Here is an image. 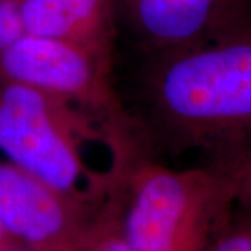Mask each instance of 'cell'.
<instances>
[{"label":"cell","mask_w":251,"mask_h":251,"mask_svg":"<svg viewBox=\"0 0 251 251\" xmlns=\"http://www.w3.org/2000/svg\"><path fill=\"white\" fill-rule=\"evenodd\" d=\"M0 1H1V0H0Z\"/></svg>","instance_id":"cell-14"},{"label":"cell","mask_w":251,"mask_h":251,"mask_svg":"<svg viewBox=\"0 0 251 251\" xmlns=\"http://www.w3.org/2000/svg\"><path fill=\"white\" fill-rule=\"evenodd\" d=\"M88 143H102L110 152L102 127L81 109L34 87L0 81V152L6 161L63 196L99 208L117 177L88 168L82 153Z\"/></svg>","instance_id":"cell-3"},{"label":"cell","mask_w":251,"mask_h":251,"mask_svg":"<svg viewBox=\"0 0 251 251\" xmlns=\"http://www.w3.org/2000/svg\"><path fill=\"white\" fill-rule=\"evenodd\" d=\"M18 16L24 34L80 46L113 67L115 0H18Z\"/></svg>","instance_id":"cell-7"},{"label":"cell","mask_w":251,"mask_h":251,"mask_svg":"<svg viewBox=\"0 0 251 251\" xmlns=\"http://www.w3.org/2000/svg\"><path fill=\"white\" fill-rule=\"evenodd\" d=\"M18 244L13 242L9 237V234L4 232V229L0 225V251H10L11 249L17 247Z\"/></svg>","instance_id":"cell-12"},{"label":"cell","mask_w":251,"mask_h":251,"mask_svg":"<svg viewBox=\"0 0 251 251\" xmlns=\"http://www.w3.org/2000/svg\"><path fill=\"white\" fill-rule=\"evenodd\" d=\"M131 251H209L236 208L229 179L212 163L172 169L145 153L113 188Z\"/></svg>","instance_id":"cell-2"},{"label":"cell","mask_w":251,"mask_h":251,"mask_svg":"<svg viewBox=\"0 0 251 251\" xmlns=\"http://www.w3.org/2000/svg\"><path fill=\"white\" fill-rule=\"evenodd\" d=\"M209 163L229 179L236 206L251 219V148L211 156Z\"/></svg>","instance_id":"cell-9"},{"label":"cell","mask_w":251,"mask_h":251,"mask_svg":"<svg viewBox=\"0 0 251 251\" xmlns=\"http://www.w3.org/2000/svg\"><path fill=\"white\" fill-rule=\"evenodd\" d=\"M148 57L171 53L251 24V0H115Z\"/></svg>","instance_id":"cell-6"},{"label":"cell","mask_w":251,"mask_h":251,"mask_svg":"<svg viewBox=\"0 0 251 251\" xmlns=\"http://www.w3.org/2000/svg\"><path fill=\"white\" fill-rule=\"evenodd\" d=\"M209 251H251V219L237 206Z\"/></svg>","instance_id":"cell-10"},{"label":"cell","mask_w":251,"mask_h":251,"mask_svg":"<svg viewBox=\"0 0 251 251\" xmlns=\"http://www.w3.org/2000/svg\"><path fill=\"white\" fill-rule=\"evenodd\" d=\"M112 73V66L80 46L24 32L0 52V81L34 87L85 112L108 137L113 165L123 166L150 152Z\"/></svg>","instance_id":"cell-4"},{"label":"cell","mask_w":251,"mask_h":251,"mask_svg":"<svg viewBox=\"0 0 251 251\" xmlns=\"http://www.w3.org/2000/svg\"><path fill=\"white\" fill-rule=\"evenodd\" d=\"M133 113L148 152L251 148V24L150 57Z\"/></svg>","instance_id":"cell-1"},{"label":"cell","mask_w":251,"mask_h":251,"mask_svg":"<svg viewBox=\"0 0 251 251\" xmlns=\"http://www.w3.org/2000/svg\"><path fill=\"white\" fill-rule=\"evenodd\" d=\"M72 249H69V250H62V251H70ZM10 251H42V250H34V249H28V247H23V246H17V247H14V249H11Z\"/></svg>","instance_id":"cell-13"},{"label":"cell","mask_w":251,"mask_h":251,"mask_svg":"<svg viewBox=\"0 0 251 251\" xmlns=\"http://www.w3.org/2000/svg\"><path fill=\"white\" fill-rule=\"evenodd\" d=\"M99 208L66 197L31 173L0 161V225L18 246L69 250Z\"/></svg>","instance_id":"cell-5"},{"label":"cell","mask_w":251,"mask_h":251,"mask_svg":"<svg viewBox=\"0 0 251 251\" xmlns=\"http://www.w3.org/2000/svg\"><path fill=\"white\" fill-rule=\"evenodd\" d=\"M70 251H131L122 233L113 190Z\"/></svg>","instance_id":"cell-8"},{"label":"cell","mask_w":251,"mask_h":251,"mask_svg":"<svg viewBox=\"0 0 251 251\" xmlns=\"http://www.w3.org/2000/svg\"><path fill=\"white\" fill-rule=\"evenodd\" d=\"M23 34L18 16V0L0 1V52Z\"/></svg>","instance_id":"cell-11"}]
</instances>
